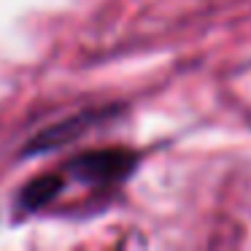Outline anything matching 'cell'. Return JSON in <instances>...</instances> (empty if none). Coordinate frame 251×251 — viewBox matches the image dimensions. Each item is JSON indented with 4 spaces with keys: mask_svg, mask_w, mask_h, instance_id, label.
I'll return each mask as SVG.
<instances>
[{
    "mask_svg": "<svg viewBox=\"0 0 251 251\" xmlns=\"http://www.w3.org/2000/svg\"><path fill=\"white\" fill-rule=\"evenodd\" d=\"M135 165V154L125 149H98V151L78 154L76 159L68 162V173L84 184L105 186L122 181Z\"/></svg>",
    "mask_w": 251,
    "mask_h": 251,
    "instance_id": "1",
    "label": "cell"
},
{
    "mask_svg": "<svg viewBox=\"0 0 251 251\" xmlns=\"http://www.w3.org/2000/svg\"><path fill=\"white\" fill-rule=\"evenodd\" d=\"M100 116H103V114L92 111V114H81V116H73V119L60 122L57 127H49L46 132H41V135L30 143L27 151H46V149H54V146H65V143L73 141V138L84 135V132H87L89 127L100 119Z\"/></svg>",
    "mask_w": 251,
    "mask_h": 251,
    "instance_id": "2",
    "label": "cell"
},
{
    "mask_svg": "<svg viewBox=\"0 0 251 251\" xmlns=\"http://www.w3.org/2000/svg\"><path fill=\"white\" fill-rule=\"evenodd\" d=\"M60 192H62L60 176L44 173V176H38V178L27 181V186H25L22 195H19V202H22V208H27V211H35V208H44L46 202H51Z\"/></svg>",
    "mask_w": 251,
    "mask_h": 251,
    "instance_id": "3",
    "label": "cell"
}]
</instances>
